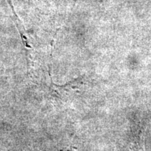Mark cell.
Returning <instances> with one entry per match:
<instances>
[{
  "label": "cell",
  "instance_id": "cell-1",
  "mask_svg": "<svg viewBox=\"0 0 151 151\" xmlns=\"http://www.w3.org/2000/svg\"><path fill=\"white\" fill-rule=\"evenodd\" d=\"M129 151H146L144 143V136L141 132L136 136L129 146Z\"/></svg>",
  "mask_w": 151,
  "mask_h": 151
},
{
  "label": "cell",
  "instance_id": "cell-2",
  "mask_svg": "<svg viewBox=\"0 0 151 151\" xmlns=\"http://www.w3.org/2000/svg\"><path fill=\"white\" fill-rule=\"evenodd\" d=\"M61 151H79V150H77L76 148H72V147H71V148H67L63 149V150H62Z\"/></svg>",
  "mask_w": 151,
  "mask_h": 151
}]
</instances>
